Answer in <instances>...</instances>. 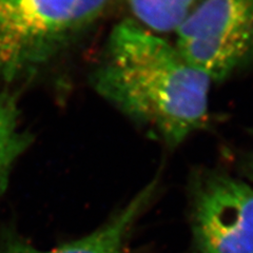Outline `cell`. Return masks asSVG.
I'll list each match as a JSON object with an SVG mask.
<instances>
[{
    "label": "cell",
    "instance_id": "6da1fadb",
    "mask_svg": "<svg viewBox=\"0 0 253 253\" xmlns=\"http://www.w3.org/2000/svg\"><path fill=\"white\" fill-rule=\"evenodd\" d=\"M211 83L176 45L129 19L110 33L92 75L101 97L168 146L181 144L207 122Z\"/></svg>",
    "mask_w": 253,
    "mask_h": 253
},
{
    "label": "cell",
    "instance_id": "7a4b0ae2",
    "mask_svg": "<svg viewBox=\"0 0 253 253\" xmlns=\"http://www.w3.org/2000/svg\"><path fill=\"white\" fill-rule=\"evenodd\" d=\"M93 22L78 0H0V78L42 68Z\"/></svg>",
    "mask_w": 253,
    "mask_h": 253
},
{
    "label": "cell",
    "instance_id": "3957f363",
    "mask_svg": "<svg viewBox=\"0 0 253 253\" xmlns=\"http://www.w3.org/2000/svg\"><path fill=\"white\" fill-rule=\"evenodd\" d=\"M175 33L193 67L224 81L253 65V0H201Z\"/></svg>",
    "mask_w": 253,
    "mask_h": 253
},
{
    "label": "cell",
    "instance_id": "277c9868",
    "mask_svg": "<svg viewBox=\"0 0 253 253\" xmlns=\"http://www.w3.org/2000/svg\"><path fill=\"white\" fill-rule=\"evenodd\" d=\"M191 194L196 253H253V187L208 171L195 177Z\"/></svg>",
    "mask_w": 253,
    "mask_h": 253
},
{
    "label": "cell",
    "instance_id": "5b68a950",
    "mask_svg": "<svg viewBox=\"0 0 253 253\" xmlns=\"http://www.w3.org/2000/svg\"><path fill=\"white\" fill-rule=\"evenodd\" d=\"M156 183L152 181L92 233L50 250L38 249L20 240L9 241L0 253H130L128 240L137 219L148 208L154 195Z\"/></svg>",
    "mask_w": 253,
    "mask_h": 253
},
{
    "label": "cell",
    "instance_id": "8992f818",
    "mask_svg": "<svg viewBox=\"0 0 253 253\" xmlns=\"http://www.w3.org/2000/svg\"><path fill=\"white\" fill-rule=\"evenodd\" d=\"M31 145V135L22 128L16 94L0 92V191L6 186L10 173Z\"/></svg>",
    "mask_w": 253,
    "mask_h": 253
},
{
    "label": "cell",
    "instance_id": "52a82bcc",
    "mask_svg": "<svg viewBox=\"0 0 253 253\" xmlns=\"http://www.w3.org/2000/svg\"><path fill=\"white\" fill-rule=\"evenodd\" d=\"M135 21L160 35L176 32L201 0H126Z\"/></svg>",
    "mask_w": 253,
    "mask_h": 253
},
{
    "label": "cell",
    "instance_id": "ba28073f",
    "mask_svg": "<svg viewBox=\"0 0 253 253\" xmlns=\"http://www.w3.org/2000/svg\"><path fill=\"white\" fill-rule=\"evenodd\" d=\"M245 171H246L247 175L250 177L251 180H253V156H251L249 160L245 163Z\"/></svg>",
    "mask_w": 253,
    "mask_h": 253
}]
</instances>
